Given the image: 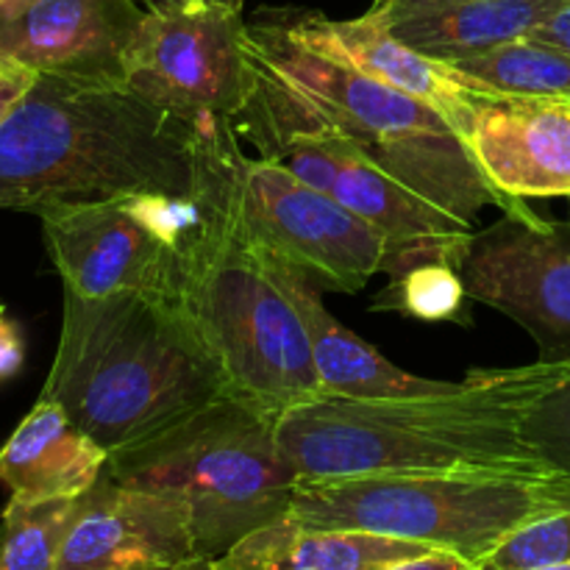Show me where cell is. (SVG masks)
Returning <instances> with one entry per match:
<instances>
[{"label": "cell", "mask_w": 570, "mask_h": 570, "mask_svg": "<svg viewBox=\"0 0 570 570\" xmlns=\"http://www.w3.org/2000/svg\"><path fill=\"white\" fill-rule=\"evenodd\" d=\"M570 379V360L482 371L410 399H321L278 417L301 482L410 473L562 479L527 440L534 406Z\"/></svg>", "instance_id": "obj_1"}, {"label": "cell", "mask_w": 570, "mask_h": 570, "mask_svg": "<svg viewBox=\"0 0 570 570\" xmlns=\"http://www.w3.org/2000/svg\"><path fill=\"white\" fill-rule=\"evenodd\" d=\"M198 189V122L128 87L39 72L0 126V209L33 212L76 200Z\"/></svg>", "instance_id": "obj_2"}, {"label": "cell", "mask_w": 570, "mask_h": 570, "mask_svg": "<svg viewBox=\"0 0 570 570\" xmlns=\"http://www.w3.org/2000/svg\"><path fill=\"white\" fill-rule=\"evenodd\" d=\"M42 395L115 456L232 390L176 295L81 298L65 289L59 348Z\"/></svg>", "instance_id": "obj_3"}, {"label": "cell", "mask_w": 570, "mask_h": 570, "mask_svg": "<svg viewBox=\"0 0 570 570\" xmlns=\"http://www.w3.org/2000/svg\"><path fill=\"white\" fill-rule=\"evenodd\" d=\"M245 45L250 65L287 89L301 109L351 139L373 165L445 215L473 226L488 206L512 215L532 212L527 200L507 198L490 184L460 134L423 100L304 48L267 11L248 22Z\"/></svg>", "instance_id": "obj_4"}, {"label": "cell", "mask_w": 570, "mask_h": 570, "mask_svg": "<svg viewBox=\"0 0 570 570\" xmlns=\"http://www.w3.org/2000/svg\"><path fill=\"white\" fill-rule=\"evenodd\" d=\"M198 193V189H195ZM204 217L181 248L178 301L237 399L282 417L323 399L298 309L228 217Z\"/></svg>", "instance_id": "obj_5"}, {"label": "cell", "mask_w": 570, "mask_h": 570, "mask_svg": "<svg viewBox=\"0 0 570 570\" xmlns=\"http://www.w3.org/2000/svg\"><path fill=\"white\" fill-rule=\"evenodd\" d=\"M278 417L226 395L159 438L109 456L115 482L189 507L195 551L212 562L293 507L301 476L284 454Z\"/></svg>", "instance_id": "obj_6"}, {"label": "cell", "mask_w": 570, "mask_h": 570, "mask_svg": "<svg viewBox=\"0 0 570 570\" xmlns=\"http://www.w3.org/2000/svg\"><path fill=\"white\" fill-rule=\"evenodd\" d=\"M198 193L259 254L295 267L323 293H360L376 273L399 276L379 228L265 156H245L234 120L198 122Z\"/></svg>", "instance_id": "obj_7"}, {"label": "cell", "mask_w": 570, "mask_h": 570, "mask_svg": "<svg viewBox=\"0 0 570 570\" xmlns=\"http://www.w3.org/2000/svg\"><path fill=\"white\" fill-rule=\"evenodd\" d=\"M570 504V479L410 473L301 482L287 515L443 549L484 566L527 523Z\"/></svg>", "instance_id": "obj_8"}, {"label": "cell", "mask_w": 570, "mask_h": 570, "mask_svg": "<svg viewBox=\"0 0 570 570\" xmlns=\"http://www.w3.org/2000/svg\"><path fill=\"white\" fill-rule=\"evenodd\" d=\"M234 131L259 156L284 165L301 181L379 228L399 254V276L423 262L456 265L460 259L471 226L387 176L351 139L315 120L256 67L248 104L234 120Z\"/></svg>", "instance_id": "obj_9"}, {"label": "cell", "mask_w": 570, "mask_h": 570, "mask_svg": "<svg viewBox=\"0 0 570 570\" xmlns=\"http://www.w3.org/2000/svg\"><path fill=\"white\" fill-rule=\"evenodd\" d=\"M45 245L65 289L81 298L176 295L181 248L198 220L193 198L134 195L76 200L39 212Z\"/></svg>", "instance_id": "obj_10"}, {"label": "cell", "mask_w": 570, "mask_h": 570, "mask_svg": "<svg viewBox=\"0 0 570 570\" xmlns=\"http://www.w3.org/2000/svg\"><path fill=\"white\" fill-rule=\"evenodd\" d=\"M243 11L217 3L145 9L126 56V87L187 122L237 120L254 87Z\"/></svg>", "instance_id": "obj_11"}, {"label": "cell", "mask_w": 570, "mask_h": 570, "mask_svg": "<svg viewBox=\"0 0 570 570\" xmlns=\"http://www.w3.org/2000/svg\"><path fill=\"white\" fill-rule=\"evenodd\" d=\"M454 267L468 298L532 334L540 360H570V226L504 212L484 232H471Z\"/></svg>", "instance_id": "obj_12"}, {"label": "cell", "mask_w": 570, "mask_h": 570, "mask_svg": "<svg viewBox=\"0 0 570 570\" xmlns=\"http://www.w3.org/2000/svg\"><path fill=\"white\" fill-rule=\"evenodd\" d=\"M142 17L139 0H14L0 6V50L48 76L126 87Z\"/></svg>", "instance_id": "obj_13"}, {"label": "cell", "mask_w": 570, "mask_h": 570, "mask_svg": "<svg viewBox=\"0 0 570 570\" xmlns=\"http://www.w3.org/2000/svg\"><path fill=\"white\" fill-rule=\"evenodd\" d=\"M200 560L189 507L109 473L81 495L56 570H178Z\"/></svg>", "instance_id": "obj_14"}, {"label": "cell", "mask_w": 570, "mask_h": 570, "mask_svg": "<svg viewBox=\"0 0 570 570\" xmlns=\"http://www.w3.org/2000/svg\"><path fill=\"white\" fill-rule=\"evenodd\" d=\"M462 142L507 198H570V100L473 89Z\"/></svg>", "instance_id": "obj_15"}, {"label": "cell", "mask_w": 570, "mask_h": 570, "mask_svg": "<svg viewBox=\"0 0 570 570\" xmlns=\"http://www.w3.org/2000/svg\"><path fill=\"white\" fill-rule=\"evenodd\" d=\"M267 14L298 45L423 100L440 111L460 137L465 134L473 87H468L451 65L429 59L401 42L379 11L371 9L354 20H332L309 9H267Z\"/></svg>", "instance_id": "obj_16"}, {"label": "cell", "mask_w": 570, "mask_h": 570, "mask_svg": "<svg viewBox=\"0 0 570 570\" xmlns=\"http://www.w3.org/2000/svg\"><path fill=\"white\" fill-rule=\"evenodd\" d=\"M259 256L298 309L304 332L309 337L312 362H315L317 379H321L323 399H410V395H429L449 387L451 382L412 376V373L395 367L387 356H382L373 345L348 332L323 306V289L312 278L273 256Z\"/></svg>", "instance_id": "obj_17"}, {"label": "cell", "mask_w": 570, "mask_h": 570, "mask_svg": "<svg viewBox=\"0 0 570 570\" xmlns=\"http://www.w3.org/2000/svg\"><path fill=\"white\" fill-rule=\"evenodd\" d=\"M106 465L109 451L48 395H39L0 449V482L20 501L81 499Z\"/></svg>", "instance_id": "obj_18"}, {"label": "cell", "mask_w": 570, "mask_h": 570, "mask_svg": "<svg viewBox=\"0 0 570 570\" xmlns=\"http://www.w3.org/2000/svg\"><path fill=\"white\" fill-rule=\"evenodd\" d=\"M429 546L354 529H321L284 515L212 560V570H384Z\"/></svg>", "instance_id": "obj_19"}, {"label": "cell", "mask_w": 570, "mask_h": 570, "mask_svg": "<svg viewBox=\"0 0 570 570\" xmlns=\"http://www.w3.org/2000/svg\"><path fill=\"white\" fill-rule=\"evenodd\" d=\"M562 0H479V3L438 6L387 20L395 37L429 59L454 61L532 37Z\"/></svg>", "instance_id": "obj_20"}, {"label": "cell", "mask_w": 570, "mask_h": 570, "mask_svg": "<svg viewBox=\"0 0 570 570\" xmlns=\"http://www.w3.org/2000/svg\"><path fill=\"white\" fill-rule=\"evenodd\" d=\"M451 67L468 87L482 92L570 100V53L534 37L499 45Z\"/></svg>", "instance_id": "obj_21"}, {"label": "cell", "mask_w": 570, "mask_h": 570, "mask_svg": "<svg viewBox=\"0 0 570 570\" xmlns=\"http://www.w3.org/2000/svg\"><path fill=\"white\" fill-rule=\"evenodd\" d=\"M81 499H9L0 527V570H56Z\"/></svg>", "instance_id": "obj_22"}, {"label": "cell", "mask_w": 570, "mask_h": 570, "mask_svg": "<svg viewBox=\"0 0 570 570\" xmlns=\"http://www.w3.org/2000/svg\"><path fill=\"white\" fill-rule=\"evenodd\" d=\"M468 293L454 265L423 262L395 276L373 298V312H399L426 323H468Z\"/></svg>", "instance_id": "obj_23"}, {"label": "cell", "mask_w": 570, "mask_h": 570, "mask_svg": "<svg viewBox=\"0 0 570 570\" xmlns=\"http://www.w3.org/2000/svg\"><path fill=\"white\" fill-rule=\"evenodd\" d=\"M570 562V504L512 532L484 562L488 570H534Z\"/></svg>", "instance_id": "obj_24"}, {"label": "cell", "mask_w": 570, "mask_h": 570, "mask_svg": "<svg viewBox=\"0 0 570 570\" xmlns=\"http://www.w3.org/2000/svg\"><path fill=\"white\" fill-rule=\"evenodd\" d=\"M527 440L551 473L570 479V379L534 406Z\"/></svg>", "instance_id": "obj_25"}, {"label": "cell", "mask_w": 570, "mask_h": 570, "mask_svg": "<svg viewBox=\"0 0 570 570\" xmlns=\"http://www.w3.org/2000/svg\"><path fill=\"white\" fill-rule=\"evenodd\" d=\"M37 78L39 72L33 67L0 50V126L9 120V115L20 106V100L31 92Z\"/></svg>", "instance_id": "obj_26"}, {"label": "cell", "mask_w": 570, "mask_h": 570, "mask_svg": "<svg viewBox=\"0 0 570 570\" xmlns=\"http://www.w3.org/2000/svg\"><path fill=\"white\" fill-rule=\"evenodd\" d=\"M26 362V343H22L20 328L6 315H0V384L14 379Z\"/></svg>", "instance_id": "obj_27"}, {"label": "cell", "mask_w": 570, "mask_h": 570, "mask_svg": "<svg viewBox=\"0 0 570 570\" xmlns=\"http://www.w3.org/2000/svg\"><path fill=\"white\" fill-rule=\"evenodd\" d=\"M384 570H488L484 566H473V562L462 560V557L451 554V551L432 549L421 557H412V560L395 562V566Z\"/></svg>", "instance_id": "obj_28"}, {"label": "cell", "mask_w": 570, "mask_h": 570, "mask_svg": "<svg viewBox=\"0 0 570 570\" xmlns=\"http://www.w3.org/2000/svg\"><path fill=\"white\" fill-rule=\"evenodd\" d=\"M532 37L570 53V0H562L560 9H557L554 14H551L549 20H546L543 26L532 33Z\"/></svg>", "instance_id": "obj_29"}, {"label": "cell", "mask_w": 570, "mask_h": 570, "mask_svg": "<svg viewBox=\"0 0 570 570\" xmlns=\"http://www.w3.org/2000/svg\"><path fill=\"white\" fill-rule=\"evenodd\" d=\"M454 3H479V0H395L387 11H379V14H382L384 20H395V17L410 14V11L438 9V6H454Z\"/></svg>", "instance_id": "obj_30"}, {"label": "cell", "mask_w": 570, "mask_h": 570, "mask_svg": "<svg viewBox=\"0 0 570 570\" xmlns=\"http://www.w3.org/2000/svg\"><path fill=\"white\" fill-rule=\"evenodd\" d=\"M145 9H170V6H189V3H217V6H228V9H239L243 11L245 0H139Z\"/></svg>", "instance_id": "obj_31"}, {"label": "cell", "mask_w": 570, "mask_h": 570, "mask_svg": "<svg viewBox=\"0 0 570 570\" xmlns=\"http://www.w3.org/2000/svg\"><path fill=\"white\" fill-rule=\"evenodd\" d=\"M206 566H209V562H206V560H193V562H189V566H184V568H178V570H204Z\"/></svg>", "instance_id": "obj_32"}, {"label": "cell", "mask_w": 570, "mask_h": 570, "mask_svg": "<svg viewBox=\"0 0 570 570\" xmlns=\"http://www.w3.org/2000/svg\"><path fill=\"white\" fill-rule=\"evenodd\" d=\"M393 3H395V0H373V9H376V11H387Z\"/></svg>", "instance_id": "obj_33"}, {"label": "cell", "mask_w": 570, "mask_h": 570, "mask_svg": "<svg viewBox=\"0 0 570 570\" xmlns=\"http://www.w3.org/2000/svg\"><path fill=\"white\" fill-rule=\"evenodd\" d=\"M534 570H570V562H562V566H546V568H534Z\"/></svg>", "instance_id": "obj_34"}, {"label": "cell", "mask_w": 570, "mask_h": 570, "mask_svg": "<svg viewBox=\"0 0 570 570\" xmlns=\"http://www.w3.org/2000/svg\"><path fill=\"white\" fill-rule=\"evenodd\" d=\"M0 315H6V306H3V301H0Z\"/></svg>", "instance_id": "obj_35"}, {"label": "cell", "mask_w": 570, "mask_h": 570, "mask_svg": "<svg viewBox=\"0 0 570 570\" xmlns=\"http://www.w3.org/2000/svg\"><path fill=\"white\" fill-rule=\"evenodd\" d=\"M6 3H14V0H0V6H6Z\"/></svg>", "instance_id": "obj_36"}, {"label": "cell", "mask_w": 570, "mask_h": 570, "mask_svg": "<svg viewBox=\"0 0 570 570\" xmlns=\"http://www.w3.org/2000/svg\"><path fill=\"white\" fill-rule=\"evenodd\" d=\"M204 570H212V566H206V568H204Z\"/></svg>", "instance_id": "obj_37"}]
</instances>
